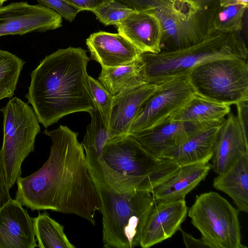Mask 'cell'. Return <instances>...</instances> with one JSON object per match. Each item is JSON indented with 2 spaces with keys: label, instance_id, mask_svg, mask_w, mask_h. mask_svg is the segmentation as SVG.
I'll return each instance as SVG.
<instances>
[{
  "label": "cell",
  "instance_id": "3",
  "mask_svg": "<svg viewBox=\"0 0 248 248\" xmlns=\"http://www.w3.org/2000/svg\"><path fill=\"white\" fill-rule=\"evenodd\" d=\"M87 167L100 202L104 248L139 246L143 228L155 202L151 192L119 191L104 178L99 157L85 153Z\"/></svg>",
  "mask_w": 248,
  "mask_h": 248
},
{
  "label": "cell",
  "instance_id": "34",
  "mask_svg": "<svg viewBox=\"0 0 248 248\" xmlns=\"http://www.w3.org/2000/svg\"><path fill=\"white\" fill-rule=\"evenodd\" d=\"M236 116L244 129L248 132V101L239 102L236 105Z\"/></svg>",
  "mask_w": 248,
  "mask_h": 248
},
{
  "label": "cell",
  "instance_id": "12",
  "mask_svg": "<svg viewBox=\"0 0 248 248\" xmlns=\"http://www.w3.org/2000/svg\"><path fill=\"white\" fill-rule=\"evenodd\" d=\"M187 212L185 200L155 201L143 228L139 246L148 248L171 237L181 228Z\"/></svg>",
  "mask_w": 248,
  "mask_h": 248
},
{
  "label": "cell",
  "instance_id": "5",
  "mask_svg": "<svg viewBox=\"0 0 248 248\" xmlns=\"http://www.w3.org/2000/svg\"><path fill=\"white\" fill-rule=\"evenodd\" d=\"M101 159L111 170L109 184L123 192H151L180 168L173 161L156 157L130 134L108 140Z\"/></svg>",
  "mask_w": 248,
  "mask_h": 248
},
{
  "label": "cell",
  "instance_id": "29",
  "mask_svg": "<svg viewBox=\"0 0 248 248\" xmlns=\"http://www.w3.org/2000/svg\"><path fill=\"white\" fill-rule=\"evenodd\" d=\"M134 9L120 1L110 0L92 12L96 18L105 26H116L124 20Z\"/></svg>",
  "mask_w": 248,
  "mask_h": 248
},
{
  "label": "cell",
  "instance_id": "19",
  "mask_svg": "<svg viewBox=\"0 0 248 248\" xmlns=\"http://www.w3.org/2000/svg\"><path fill=\"white\" fill-rule=\"evenodd\" d=\"M212 169L209 162L181 166L171 176L151 191L156 201L185 200Z\"/></svg>",
  "mask_w": 248,
  "mask_h": 248
},
{
  "label": "cell",
  "instance_id": "6",
  "mask_svg": "<svg viewBox=\"0 0 248 248\" xmlns=\"http://www.w3.org/2000/svg\"><path fill=\"white\" fill-rule=\"evenodd\" d=\"M247 45L239 33L215 31L190 46L158 53H141L140 58L147 83L159 84L177 76L188 74L195 67L220 58L248 60Z\"/></svg>",
  "mask_w": 248,
  "mask_h": 248
},
{
  "label": "cell",
  "instance_id": "25",
  "mask_svg": "<svg viewBox=\"0 0 248 248\" xmlns=\"http://www.w3.org/2000/svg\"><path fill=\"white\" fill-rule=\"evenodd\" d=\"M25 62L16 55L0 49V100L14 94Z\"/></svg>",
  "mask_w": 248,
  "mask_h": 248
},
{
  "label": "cell",
  "instance_id": "17",
  "mask_svg": "<svg viewBox=\"0 0 248 248\" xmlns=\"http://www.w3.org/2000/svg\"><path fill=\"white\" fill-rule=\"evenodd\" d=\"M86 44L91 58L102 67H114L130 63L141 53L119 33L103 31L93 33L86 39Z\"/></svg>",
  "mask_w": 248,
  "mask_h": 248
},
{
  "label": "cell",
  "instance_id": "27",
  "mask_svg": "<svg viewBox=\"0 0 248 248\" xmlns=\"http://www.w3.org/2000/svg\"><path fill=\"white\" fill-rule=\"evenodd\" d=\"M247 8L241 4L219 5L213 21L214 31L224 33H239L242 29L243 18Z\"/></svg>",
  "mask_w": 248,
  "mask_h": 248
},
{
  "label": "cell",
  "instance_id": "32",
  "mask_svg": "<svg viewBox=\"0 0 248 248\" xmlns=\"http://www.w3.org/2000/svg\"><path fill=\"white\" fill-rule=\"evenodd\" d=\"M69 5L82 11H92L96 7L110 0H64Z\"/></svg>",
  "mask_w": 248,
  "mask_h": 248
},
{
  "label": "cell",
  "instance_id": "16",
  "mask_svg": "<svg viewBox=\"0 0 248 248\" xmlns=\"http://www.w3.org/2000/svg\"><path fill=\"white\" fill-rule=\"evenodd\" d=\"M158 86V84L146 83L113 96L108 127V140L129 134L134 120Z\"/></svg>",
  "mask_w": 248,
  "mask_h": 248
},
{
  "label": "cell",
  "instance_id": "24",
  "mask_svg": "<svg viewBox=\"0 0 248 248\" xmlns=\"http://www.w3.org/2000/svg\"><path fill=\"white\" fill-rule=\"evenodd\" d=\"M34 231L40 248H75L64 231V227L46 211L33 218Z\"/></svg>",
  "mask_w": 248,
  "mask_h": 248
},
{
  "label": "cell",
  "instance_id": "15",
  "mask_svg": "<svg viewBox=\"0 0 248 248\" xmlns=\"http://www.w3.org/2000/svg\"><path fill=\"white\" fill-rule=\"evenodd\" d=\"M246 154L248 132L242 127L236 115L231 112L218 131L211 159L212 169L217 174H220Z\"/></svg>",
  "mask_w": 248,
  "mask_h": 248
},
{
  "label": "cell",
  "instance_id": "10",
  "mask_svg": "<svg viewBox=\"0 0 248 248\" xmlns=\"http://www.w3.org/2000/svg\"><path fill=\"white\" fill-rule=\"evenodd\" d=\"M195 94L188 74L173 77L160 83L134 120L129 134L152 129L166 123Z\"/></svg>",
  "mask_w": 248,
  "mask_h": 248
},
{
  "label": "cell",
  "instance_id": "9",
  "mask_svg": "<svg viewBox=\"0 0 248 248\" xmlns=\"http://www.w3.org/2000/svg\"><path fill=\"white\" fill-rule=\"evenodd\" d=\"M238 212L218 193L210 191L197 195L187 214L210 248H245Z\"/></svg>",
  "mask_w": 248,
  "mask_h": 248
},
{
  "label": "cell",
  "instance_id": "21",
  "mask_svg": "<svg viewBox=\"0 0 248 248\" xmlns=\"http://www.w3.org/2000/svg\"><path fill=\"white\" fill-rule=\"evenodd\" d=\"M213 181V186L228 195L237 209L248 212V154L241 156Z\"/></svg>",
  "mask_w": 248,
  "mask_h": 248
},
{
  "label": "cell",
  "instance_id": "31",
  "mask_svg": "<svg viewBox=\"0 0 248 248\" xmlns=\"http://www.w3.org/2000/svg\"><path fill=\"white\" fill-rule=\"evenodd\" d=\"M10 189L5 164L0 150V209L12 199L9 193Z\"/></svg>",
  "mask_w": 248,
  "mask_h": 248
},
{
  "label": "cell",
  "instance_id": "35",
  "mask_svg": "<svg viewBox=\"0 0 248 248\" xmlns=\"http://www.w3.org/2000/svg\"><path fill=\"white\" fill-rule=\"evenodd\" d=\"M248 0H219V4L221 6L241 4L248 7Z\"/></svg>",
  "mask_w": 248,
  "mask_h": 248
},
{
  "label": "cell",
  "instance_id": "28",
  "mask_svg": "<svg viewBox=\"0 0 248 248\" xmlns=\"http://www.w3.org/2000/svg\"><path fill=\"white\" fill-rule=\"evenodd\" d=\"M88 86L93 108L98 111L104 124L108 128L113 95L98 80L90 76H88Z\"/></svg>",
  "mask_w": 248,
  "mask_h": 248
},
{
  "label": "cell",
  "instance_id": "11",
  "mask_svg": "<svg viewBox=\"0 0 248 248\" xmlns=\"http://www.w3.org/2000/svg\"><path fill=\"white\" fill-rule=\"evenodd\" d=\"M62 26L59 14L39 4L21 1L0 7V36L44 32Z\"/></svg>",
  "mask_w": 248,
  "mask_h": 248
},
{
  "label": "cell",
  "instance_id": "23",
  "mask_svg": "<svg viewBox=\"0 0 248 248\" xmlns=\"http://www.w3.org/2000/svg\"><path fill=\"white\" fill-rule=\"evenodd\" d=\"M98 80L113 96L147 83L143 75L140 56L127 64L114 67H102Z\"/></svg>",
  "mask_w": 248,
  "mask_h": 248
},
{
  "label": "cell",
  "instance_id": "22",
  "mask_svg": "<svg viewBox=\"0 0 248 248\" xmlns=\"http://www.w3.org/2000/svg\"><path fill=\"white\" fill-rule=\"evenodd\" d=\"M231 106L196 93L170 120L193 123L221 124L231 112Z\"/></svg>",
  "mask_w": 248,
  "mask_h": 248
},
{
  "label": "cell",
  "instance_id": "2",
  "mask_svg": "<svg viewBox=\"0 0 248 248\" xmlns=\"http://www.w3.org/2000/svg\"><path fill=\"white\" fill-rule=\"evenodd\" d=\"M90 58L81 47L59 49L46 56L31 74L25 97L46 128L62 117L93 109L88 86Z\"/></svg>",
  "mask_w": 248,
  "mask_h": 248
},
{
  "label": "cell",
  "instance_id": "4",
  "mask_svg": "<svg viewBox=\"0 0 248 248\" xmlns=\"http://www.w3.org/2000/svg\"><path fill=\"white\" fill-rule=\"evenodd\" d=\"M118 0L158 19L162 29L160 52L190 46L215 31L213 21L219 0Z\"/></svg>",
  "mask_w": 248,
  "mask_h": 248
},
{
  "label": "cell",
  "instance_id": "36",
  "mask_svg": "<svg viewBox=\"0 0 248 248\" xmlns=\"http://www.w3.org/2000/svg\"><path fill=\"white\" fill-rule=\"evenodd\" d=\"M7 0H0V5L2 6V4L7 1Z\"/></svg>",
  "mask_w": 248,
  "mask_h": 248
},
{
  "label": "cell",
  "instance_id": "8",
  "mask_svg": "<svg viewBox=\"0 0 248 248\" xmlns=\"http://www.w3.org/2000/svg\"><path fill=\"white\" fill-rule=\"evenodd\" d=\"M0 111L3 116L0 151L11 188L21 175L22 163L34 150L36 137L41 128L32 108L17 97L11 98Z\"/></svg>",
  "mask_w": 248,
  "mask_h": 248
},
{
  "label": "cell",
  "instance_id": "33",
  "mask_svg": "<svg viewBox=\"0 0 248 248\" xmlns=\"http://www.w3.org/2000/svg\"><path fill=\"white\" fill-rule=\"evenodd\" d=\"M179 230H180L181 232V234L183 236V242L186 247L187 248H210L208 244L202 238L196 239L194 238L191 235L185 232L181 228L179 229Z\"/></svg>",
  "mask_w": 248,
  "mask_h": 248
},
{
  "label": "cell",
  "instance_id": "7",
  "mask_svg": "<svg viewBox=\"0 0 248 248\" xmlns=\"http://www.w3.org/2000/svg\"><path fill=\"white\" fill-rule=\"evenodd\" d=\"M195 93L230 106L248 101L247 60L220 58L199 65L188 74Z\"/></svg>",
  "mask_w": 248,
  "mask_h": 248
},
{
  "label": "cell",
  "instance_id": "1",
  "mask_svg": "<svg viewBox=\"0 0 248 248\" xmlns=\"http://www.w3.org/2000/svg\"><path fill=\"white\" fill-rule=\"evenodd\" d=\"M44 133L52 141L49 157L38 170L17 179L15 199L31 211L73 214L95 225L101 205L78 133L62 125Z\"/></svg>",
  "mask_w": 248,
  "mask_h": 248
},
{
  "label": "cell",
  "instance_id": "13",
  "mask_svg": "<svg viewBox=\"0 0 248 248\" xmlns=\"http://www.w3.org/2000/svg\"><path fill=\"white\" fill-rule=\"evenodd\" d=\"M193 123L169 120L152 129L130 134L154 156L164 154L204 128L221 124Z\"/></svg>",
  "mask_w": 248,
  "mask_h": 248
},
{
  "label": "cell",
  "instance_id": "26",
  "mask_svg": "<svg viewBox=\"0 0 248 248\" xmlns=\"http://www.w3.org/2000/svg\"><path fill=\"white\" fill-rule=\"evenodd\" d=\"M90 114L91 120L81 144L85 152L95 154L101 158L103 148L108 140V128L96 109L93 108Z\"/></svg>",
  "mask_w": 248,
  "mask_h": 248
},
{
  "label": "cell",
  "instance_id": "14",
  "mask_svg": "<svg viewBox=\"0 0 248 248\" xmlns=\"http://www.w3.org/2000/svg\"><path fill=\"white\" fill-rule=\"evenodd\" d=\"M37 247L33 218L20 202L11 199L0 209V248Z\"/></svg>",
  "mask_w": 248,
  "mask_h": 248
},
{
  "label": "cell",
  "instance_id": "20",
  "mask_svg": "<svg viewBox=\"0 0 248 248\" xmlns=\"http://www.w3.org/2000/svg\"><path fill=\"white\" fill-rule=\"evenodd\" d=\"M221 124L202 129L161 158L170 159L180 167L209 162Z\"/></svg>",
  "mask_w": 248,
  "mask_h": 248
},
{
  "label": "cell",
  "instance_id": "18",
  "mask_svg": "<svg viewBox=\"0 0 248 248\" xmlns=\"http://www.w3.org/2000/svg\"><path fill=\"white\" fill-rule=\"evenodd\" d=\"M116 26L118 33L141 53H158L161 51L162 26L154 15L134 10Z\"/></svg>",
  "mask_w": 248,
  "mask_h": 248
},
{
  "label": "cell",
  "instance_id": "30",
  "mask_svg": "<svg viewBox=\"0 0 248 248\" xmlns=\"http://www.w3.org/2000/svg\"><path fill=\"white\" fill-rule=\"evenodd\" d=\"M39 4L50 8L59 14L62 18L69 22H73L79 10L69 5L64 0H37Z\"/></svg>",
  "mask_w": 248,
  "mask_h": 248
}]
</instances>
